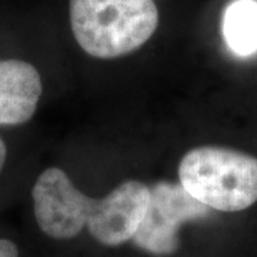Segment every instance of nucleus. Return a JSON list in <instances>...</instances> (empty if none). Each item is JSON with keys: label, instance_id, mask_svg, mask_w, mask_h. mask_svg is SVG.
<instances>
[{"label": "nucleus", "instance_id": "f03ea898", "mask_svg": "<svg viewBox=\"0 0 257 257\" xmlns=\"http://www.w3.org/2000/svg\"><path fill=\"white\" fill-rule=\"evenodd\" d=\"M69 15L83 52L104 60L136 52L159 25L153 0H70Z\"/></svg>", "mask_w": 257, "mask_h": 257}, {"label": "nucleus", "instance_id": "20e7f679", "mask_svg": "<svg viewBox=\"0 0 257 257\" xmlns=\"http://www.w3.org/2000/svg\"><path fill=\"white\" fill-rule=\"evenodd\" d=\"M211 209L196 200L180 183L157 182L150 187V200L133 243L157 256L179 248V229L186 221L209 216Z\"/></svg>", "mask_w": 257, "mask_h": 257}, {"label": "nucleus", "instance_id": "f257e3e1", "mask_svg": "<svg viewBox=\"0 0 257 257\" xmlns=\"http://www.w3.org/2000/svg\"><path fill=\"white\" fill-rule=\"evenodd\" d=\"M40 230L55 240H70L87 226L93 239L116 247L133 239L145 217L150 187L138 180L119 184L103 199H90L59 167H49L32 189Z\"/></svg>", "mask_w": 257, "mask_h": 257}, {"label": "nucleus", "instance_id": "6e6552de", "mask_svg": "<svg viewBox=\"0 0 257 257\" xmlns=\"http://www.w3.org/2000/svg\"><path fill=\"white\" fill-rule=\"evenodd\" d=\"M6 159H8V149H6L3 139L0 138V173H2L3 167L6 165Z\"/></svg>", "mask_w": 257, "mask_h": 257}, {"label": "nucleus", "instance_id": "7ed1b4c3", "mask_svg": "<svg viewBox=\"0 0 257 257\" xmlns=\"http://www.w3.org/2000/svg\"><path fill=\"white\" fill-rule=\"evenodd\" d=\"M179 182L209 209L246 210L257 202V157L229 147H194L179 165Z\"/></svg>", "mask_w": 257, "mask_h": 257}, {"label": "nucleus", "instance_id": "39448f33", "mask_svg": "<svg viewBox=\"0 0 257 257\" xmlns=\"http://www.w3.org/2000/svg\"><path fill=\"white\" fill-rule=\"evenodd\" d=\"M37 69L19 59L0 60V124L18 126L35 116L42 96Z\"/></svg>", "mask_w": 257, "mask_h": 257}, {"label": "nucleus", "instance_id": "423d86ee", "mask_svg": "<svg viewBox=\"0 0 257 257\" xmlns=\"http://www.w3.org/2000/svg\"><path fill=\"white\" fill-rule=\"evenodd\" d=\"M223 35L229 47L240 56L257 52V2L236 0L224 12Z\"/></svg>", "mask_w": 257, "mask_h": 257}, {"label": "nucleus", "instance_id": "0eeeda50", "mask_svg": "<svg viewBox=\"0 0 257 257\" xmlns=\"http://www.w3.org/2000/svg\"><path fill=\"white\" fill-rule=\"evenodd\" d=\"M0 257H19L16 243L9 239H0Z\"/></svg>", "mask_w": 257, "mask_h": 257}]
</instances>
